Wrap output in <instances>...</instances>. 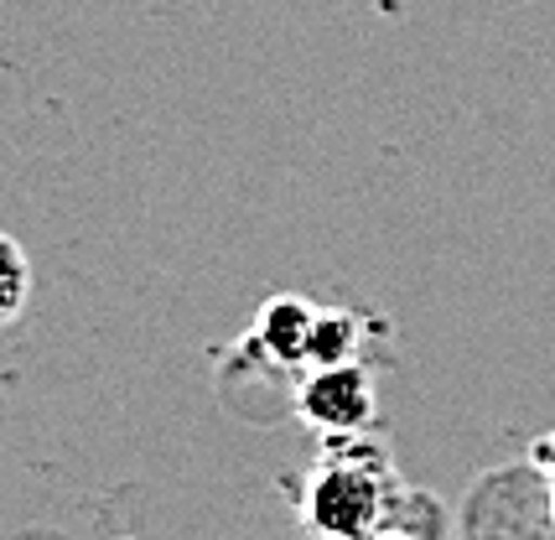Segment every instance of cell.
Segmentation results:
<instances>
[{
  "label": "cell",
  "mask_w": 555,
  "mask_h": 540,
  "mask_svg": "<svg viewBox=\"0 0 555 540\" xmlns=\"http://www.w3.org/2000/svg\"><path fill=\"white\" fill-rule=\"evenodd\" d=\"M405 499L411 493L389 463V447L359 432L322 442V458L296 489V510L317 540H369L395 525Z\"/></svg>",
  "instance_id": "6da1fadb"
},
{
  "label": "cell",
  "mask_w": 555,
  "mask_h": 540,
  "mask_svg": "<svg viewBox=\"0 0 555 540\" xmlns=\"http://www.w3.org/2000/svg\"><path fill=\"white\" fill-rule=\"evenodd\" d=\"M296 416L312 426L317 437H359L374 426V374L363 359L353 364H322L301 369L296 385Z\"/></svg>",
  "instance_id": "7a4b0ae2"
},
{
  "label": "cell",
  "mask_w": 555,
  "mask_h": 540,
  "mask_svg": "<svg viewBox=\"0 0 555 540\" xmlns=\"http://www.w3.org/2000/svg\"><path fill=\"white\" fill-rule=\"evenodd\" d=\"M317 301L307 296H270L266 307L255 312V327H249V338L255 348L266 353L270 364H286V369H307V353H312V327H317Z\"/></svg>",
  "instance_id": "3957f363"
},
{
  "label": "cell",
  "mask_w": 555,
  "mask_h": 540,
  "mask_svg": "<svg viewBox=\"0 0 555 540\" xmlns=\"http://www.w3.org/2000/svg\"><path fill=\"white\" fill-rule=\"evenodd\" d=\"M363 327L369 322L359 312H343V307H322L312 327V353H307V369L322 364H353L363 348Z\"/></svg>",
  "instance_id": "277c9868"
},
{
  "label": "cell",
  "mask_w": 555,
  "mask_h": 540,
  "mask_svg": "<svg viewBox=\"0 0 555 540\" xmlns=\"http://www.w3.org/2000/svg\"><path fill=\"white\" fill-rule=\"evenodd\" d=\"M26 301H31V260H26V249L0 229V327H11V322L22 318Z\"/></svg>",
  "instance_id": "5b68a950"
},
{
  "label": "cell",
  "mask_w": 555,
  "mask_h": 540,
  "mask_svg": "<svg viewBox=\"0 0 555 540\" xmlns=\"http://www.w3.org/2000/svg\"><path fill=\"white\" fill-rule=\"evenodd\" d=\"M530 467L545 478V489H551V515H555V432H545V437L530 447Z\"/></svg>",
  "instance_id": "8992f818"
},
{
  "label": "cell",
  "mask_w": 555,
  "mask_h": 540,
  "mask_svg": "<svg viewBox=\"0 0 555 540\" xmlns=\"http://www.w3.org/2000/svg\"><path fill=\"white\" fill-rule=\"evenodd\" d=\"M369 540H426V536H415V530H405V525H385L379 536H369Z\"/></svg>",
  "instance_id": "52a82bcc"
},
{
  "label": "cell",
  "mask_w": 555,
  "mask_h": 540,
  "mask_svg": "<svg viewBox=\"0 0 555 540\" xmlns=\"http://www.w3.org/2000/svg\"><path fill=\"white\" fill-rule=\"evenodd\" d=\"M115 540H135V536H115Z\"/></svg>",
  "instance_id": "ba28073f"
}]
</instances>
